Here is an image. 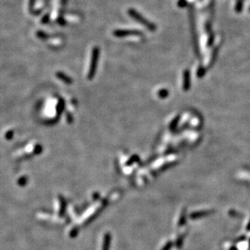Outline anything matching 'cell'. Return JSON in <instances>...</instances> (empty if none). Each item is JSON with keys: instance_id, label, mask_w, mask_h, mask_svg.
Listing matches in <instances>:
<instances>
[{"instance_id": "6da1fadb", "label": "cell", "mask_w": 250, "mask_h": 250, "mask_svg": "<svg viewBox=\"0 0 250 250\" xmlns=\"http://www.w3.org/2000/svg\"><path fill=\"white\" fill-rule=\"evenodd\" d=\"M98 59V49L94 48V50H93V53H92V59H91V63H90V71H89V74H88V78L90 79H93V77L94 76L96 68H97Z\"/></svg>"}, {"instance_id": "7a4b0ae2", "label": "cell", "mask_w": 250, "mask_h": 250, "mask_svg": "<svg viewBox=\"0 0 250 250\" xmlns=\"http://www.w3.org/2000/svg\"><path fill=\"white\" fill-rule=\"evenodd\" d=\"M129 14H130L131 16L134 17L136 20H138V21H140V23H142L143 24H145V26L148 27L150 29H154V27L153 26V25H151L150 23H149L148 21H146L145 20H144V19H143L142 17L140 16V15L137 14V13H136L134 10H129Z\"/></svg>"}, {"instance_id": "3957f363", "label": "cell", "mask_w": 250, "mask_h": 250, "mask_svg": "<svg viewBox=\"0 0 250 250\" xmlns=\"http://www.w3.org/2000/svg\"><path fill=\"white\" fill-rule=\"evenodd\" d=\"M55 75H56V77H57L59 80H61L62 82L65 83V84H71V83H72V79H71L69 76H67V75H65L64 73L60 72V71H59V72L56 73Z\"/></svg>"}, {"instance_id": "277c9868", "label": "cell", "mask_w": 250, "mask_h": 250, "mask_svg": "<svg viewBox=\"0 0 250 250\" xmlns=\"http://www.w3.org/2000/svg\"><path fill=\"white\" fill-rule=\"evenodd\" d=\"M184 78H185V82H184V87L185 89H188L189 87V71H185Z\"/></svg>"}, {"instance_id": "5b68a950", "label": "cell", "mask_w": 250, "mask_h": 250, "mask_svg": "<svg viewBox=\"0 0 250 250\" xmlns=\"http://www.w3.org/2000/svg\"><path fill=\"white\" fill-rule=\"evenodd\" d=\"M63 108H64V102H63V100H60L57 105L58 113H61L63 110Z\"/></svg>"}, {"instance_id": "8992f818", "label": "cell", "mask_w": 250, "mask_h": 250, "mask_svg": "<svg viewBox=\"0 0 250 250\" xmlns=\"http://www.w3.org/2000/svg\"><path fill=\"white\" fill-rule=\"evenodd\" d=\"M37 36H38L40 39H42V40H45V39H47L49 37V36L46 33V32H42V31H38L37 32Z\"/></svg>"}, {"instance_id": "52a82bcc", "label": "cell", "mask_w": 250, "mask_h": 250, "mask_svg": "<svg viewBox=\"0 0 250 250\" xmlns=\"http://www.w3.org/2000/svg\"><path fill=\"white\" fill-rule=\"evenodd\" d=\"M243 2H244L243 0H238L237 2H236V10L238 12H240V11L242 10V7H243Z\"/></svg>"}, {"instance_id": "ba28073f", "label": "cell", "mask_w": 250, "mask_h": 250, "mask_svg": "<svg viewBox=\"0 0 250 250\" xmlns=\"http://www.w3.org/2000/svg\"><path fill=\"white\" fill-rule=\"evenodd\" d=\"M164 94H165V95L167 96L168 92H167L166 91V90H163V91L161 92H159V95H160L162 97H163V96H164Z\"/></svg>"}, {"instance_id": "9c48e42d", "label": "cell", "mask_w": 250, "mask_h": 250, "mask_svg": "<svg viewBox=\"0 0 250 250\" xmlns=\"http://www.w3.org/2000/svg\"><path fill=\"white\" fill-rule=\"evenodd\" d=\"M249 11H250V8H249Z\"/></svg>"}]
</instances>
